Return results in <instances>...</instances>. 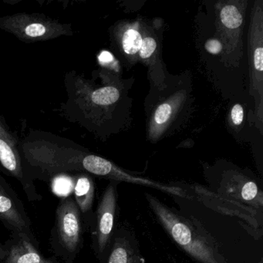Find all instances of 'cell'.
Instances as JSON below:
<instances>
[{
	"instance_id": "obj_12",
	"label": "cell",
	"mask_w": 263,
	"mask_h": 263,
	"mask_svg": "<svg viewBox=\"0 0 263 263\" xmlns=\"http://www.w3.org/2000/svg\"><path fill=\"white\" fill-rule=\"evenodd\" d=\"M142 33L134 26L129 25L123 30L120 38L123 53L128 57L135 58L139 53L143 41Z\"/></svg>"
},
{
	"instance_id": "obj_1",
	"label": "cell",
	"mask_w": 263,
	"mask_h": 263,
	"mask_svg": "<svg viewBox=\"0 0 263 263\" xmlns=\"http://www.w3.org/2000/svg\"><path fill=\"white\" fill-rule=\"evenodd\" d=\"M149 207L174 241L198 263H228L209 232L192 218H187L156 197L145 194Z\"/></svg>"
},
{
	"instance_id": "obj_17",
	"label": "cell",
	"mask_w": 263,
	"mask_h": 263,
	"mask_svg": "<svg viewBox=\"0 0 263 263\" xmlns=\"http://www.w3.org/2000/svg\"><path fill=\"white\" fill-rule=\"evenodd\" d=\"M206 51L212 55H218L222 50V44L217 39H210L204 44Z\"/></svg>"
},
{
	"instance_id": "obj_18",
	"label": "cell",
	"mask_w": 263,
	"mask_h": 263,
	"mask_svg": "<svg viewBox=\"0 0 263 263\" xmlns=\"http://www.w3.org/2000/svg\"><path fill=\"white\" fill-rule=\"evenodd\" d=\"M99 61L102 65L107 66V67H113L116 62L113 55L107 51H103L101 53L99 56Z\"/></svg>"
},
{
	"instance_id": "obj_4",
	"label": "cell",
	"mask_w": 263,
	"mask_h": 263,
	"mask_svg": "<svg viewBox=\"0 0 263 263\" xmlns=\"http://www.w3.org/2000/svg\"><path fill=\"white\" fill-rule=\"evenodd\" d=\"M119 184L118 181H110L95 212V224L90 235L92 249L98 261L105 252L116 228Z\"/></svg>"
},
{
	"instance_id": "obj_15",
	"label": "cell",
	"mask_w": 263,
	"mask_h": 263,
	"mask_svg": "<svg viewBox=\"0 0 263 263\" xmlns=\"http://www.w3.org/2000/svg\"><path fill=\"white\" fill-rule=\"evenodd\" d=\"M158 42L154 36H147L143 38L142 44L140 49L139 56L141 61H150L156 55L158 50Z\"/></svg>"
},
{
	"instance_id": "obj_9",
	"label": "cell",
	"mask_w": 263,
	"mask_h": 263,
	"mask_svg": "<svg viewBox=\"0 0 263 263\" xmlns=\"http://www.w3.org/2000/svg\"><path fill=\"white\" fill-rule=\"evenodd\" d=\"M217 195L262 212L263 193L254 180L245 176H226L215 185Z\"/></svg>"
},
{
	"instance_id": "obj_2",
	"label": "cell",
	"mask_w": 263,
	"mask_h": 263,
	"mask_svg": "<svg viewBox=\"0 0 263 263\" xmlns=\"http://www.w3.org/2000/svg\"><path fill=\"white\" fill-rule=\"evenodd\" d=\"M85 226L73 196L63 198L55 212L50 232V246L53 256L65 263H73L84 247Z\"/></svg>"
},
{
	"instance_id": "obj_6",
	"label": "cell",
	"mask_w": 263,
	"mask_h": 263,
	"mask_svg": "<svg viewBox=\"0 0 263 263\" xmlns=\"http://www.w3.org/2000/svg\"><path fill=\"white\" fill-rule=\"evenodd\" d=\"M0 221L10 233L24 235L40 246L22 200L2 176H0Z\"/></svg>"
},
{
	"instance_id": "obj_13",
	"label": "cell",
	"mask_w": 263,
	"mask_h": 263,
	"mask_svg": "<svg viewBox=\"0 0 263 263\" xmlns=\"http://www.w3.org/2000/svg\"><path fill=\"white\" fill-rule=\"evenodd\" d=\"M221 24L229 30L238 29L242 24V15L234 5H226L220 12Z\"/></svg>"
},
{
	"instance_id": "obj_7",
	"label": "cell",
	"mask_w": 263,
	"mask_h": 263,
	"mask_svg": "<svg viewBox=\"0 0 263 263\" xmlns=\"http://www.w3.org/2000/svg\"><path fill=\"white\" fill-rule=\"evenodd\" d=\"M0 164L21 184L29 201H39L43 196L36 191L33 176L26 172L14 138L0 123Z\"/></svg>"
},
{
	"instance_id": "obj_5",
	"label": "cell",
	"mask_w": 263,
	"mask_h": 263,
	"mask_svg": "<svg viewBox=\"0 0 263 263\" xmlns=\"http://www.w3.org/2000/svg\"><path fill=\"white\" fill-rule=\"evenodd\" d=\"M0 28L27 41H47L70 33V27L38 15L21 13L0 18Z\"/></svg>"
},
{
	"instance_id": "obj_10",
	"label": "cell",
	"mask_w": 263,
	"mask_h": 263,
	"mask_svg": "<svg viewBox=\"0 0 263 263\" xmlns=\"http://www.w3.org/2000/svg\"><path fill=\"white\" fill-rule=\"evenodd\" d=\"M4 244L7 256L0 263H61L55 256L43 255L40 252L39 245L24 235L11 234Z\"/></svg>"
},
{
	"instance_id": "obj_11",
	"label": "cell",
	"mask_w": 263,
	"mask_h": 263,
	"mask_svg": "<svg viewBox=\"0 0 263 263\" xmlns=\"http://www.w3.org/2000/svg\"><path fill=\"white\" fill-rule=\"evenodd\" d=\"M73 189L74 200L82 215L86 232L90 233L95 224V181L88 174H79L73 178Z\"/></svg>"
},
{
	"instance_id": "obj_19",
	"label": "cell",
	"mask_w": 263,
	"mask_h": 263,
	"mask_svg": "<svg viewBox=\"0 0 263 263\" xmlns=\"http://www.w3.org/2000/svg\"><path fill=\"white\" fill-rule=\"evenodd\" d=\"M7 249H6L5 244L2 242L0 238V261H3L7 256Z\"/></svg>"
},
{
	"instance_id": "obj_8",
	"label": "cell",
	"mask_w": 263,
	"mask_h": 263,
	"mask_svg": "<svg viewBox=\"0 0 263 263\" xmlns=\"http://www.w3.org/2000/svg\"><path fill=\"white\" fill-rule=\"evenodd\" d=\"M99 263H146L135 232L130 226L125 223L116 226Z\"/></svg>"
},
{
	"instance_id": "obj_14",
	"label": "cell",
	"mask_w": 263,
	"mask_h": 263,
	"mask_svg": "<svg viewBox=\"0 0 263 263\" xmlns=\"http://www.w3.org/2000/svg\"><path fill=\"white\" fill-rule=\"evenodd\" d=\"M119 98V90L115 87H101L91 95V101L97 105H110Z\"/></svg>"
},
{
	"instance_id": "obj_16",
	"label": "cell",
	"mask_w": 263,
	"mask_h": 263,
	"mask_svg": "<svg viewBox=\"0 0 263 263\" xmlns=\"http://www.w3.org/2000/svg\"><path fill=\"white\" fill-rule=\"evenodd\" d=\"M230 118L234 125H241L244 121V109L241 104H237L231 110Z\"/></svg>"
},
{
	"instance_id": "obj_3",
	"label": "cell",
	"mask_w": 263,
	"mask_h": 263,
	"mask_svg": "<svg viewBox=\"0 0 263 263\" xmlns=\"http://www.w3.org/2000/svg\"><path fill=\"white\" fill-rule=\"evenodd\" d=\"M250 93L255 102L257 127L262 130L263 12L261 2L255 3L248 33Z\"/></svg>"
}]
</instances>
